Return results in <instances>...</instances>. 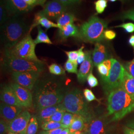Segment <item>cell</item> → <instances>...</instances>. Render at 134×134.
Returning a JSON list of instances; mask_svg holds the SVG:
<instances>
[{
  "mask_svg": "<svg viewBox=\"0 0 134 134\" xmlns=\"http://www.w3.org/2000/svg\"><path fill=\"white\" fill-rule=\"evenodd\" d=\"M39 75L37 72H13L12 77L16 83L30 91L33 89Z\"/></svg>",
  "mask_w": 134,
  "mask_h": 134,
  "instance_id": "obj_12",
  "label": "cell"
},
{
  "mask_svg": "<svg viewBox=\"0 0 134 134\" xmlns=\"http://www.w3.org/2000/svg\"><path fill=\"white\" fill-rule=\"evenodd\" d=\"M85 98L81 91L76 88L65 95L61 103L64 110L80 116L83 119L87 124L96 116Z\"/></svg>",
  "mask_w": 134,
  "mask_h": 134,
  "instance_id": "obj_4",
  "label": "cell"
},
{
  "mask_svg": "<svg viewBox=\"0 0 134 134\" xmlns=\"http://www.w3.org/2000/svg\"><path fill=\"white\" fill-rule=\"evenodd\" d=\"M24 1L27 3V4L32 9L34 7L37 5L44 7L45 4L46 2V0H24Z\"/></svg>",
  "mask_w": 134,
  "mask_h": 134,
  "instance_id": "obj_38",
  "label": "cell"
},
{
  "mask_svg": "<svg viewBox=\"0 0 134 134\" xmlns=\"http://www.w3.org/2000/svg\"><path fill=\"white\" fill-rule=\"evenodd\" d=\"M39 25H41L42 27H44L46 30H48L49 29L51 28H58L57 24H55L54 23L51 21L50 19H48V18L40 16L37 14H35V19H34V24L31 26L30 29L29 31L30 32V30L34 27L35 26H38Z\"/></svg>",
  "mask_w": 134,
  "mask_h": 134,
  "instance_id": "obj_21",
  "label": "cell"
},
{
  "mask_svg": "<svg viewBox=\"0 0 134 134\" xmlns=\"http://www.w3.org/2000/svg\"><path fill=\"white\" fill-rule=\"evenodd\" d=\"M37 30L38 35L36 38L34 40L35 44L42 43H46L47 44H52V42L49 38L48 35L45 31H44V30L39 25L37 26Z\"/></svg>",
  "mask_w": 134,
  "mask_h": 134,
  "instance_id": "obj_26",
  "label": "cell"
},
{
  "mask_svg": "<svg viewBox=\"0 0 134 134\" xmlns=\"http://www.w3.org/2000/svg\"><path fill=\"white\" fill-rule=\"evenodd\" d=\"M107 134H119L118 132H113L112 131H111L110 132H109Z\"/></svg>",
  "mask_w": 134,
  "mask_h": 134,
  "instance_id": "obj_52",
  "label": "cell"
},
{
  "mask_svg": "<svg viewBox=\"0 0 134 134\" xmlns=\"http://www.w3.org/2000/svg\"><path fill=\"white\" fill-rule=\"evenodd\" d=\"M1 100L7 104L23 107L19 104L15 93L10 85L5 86L1 91Z\"/></svg>",
  "mask_w": 134,
  "mask_h": 134,
  "instance_id": "obj_17",
  "label": "cell"
},
{
  "mask_svg": "<svg viewBox=\"0 0 134 134\" xmlns=\"http://www.w3.org/2000/svg\"><path fill=\"white\" fill-rule=\"evenodd\" d=\"M111 68L110 73L106 79L102 81L103 90L106 96L111 91L121 87L125 70L124 67L118 60L111 58Z\"/></svg>",
  "mask_w": 134,
  "mask_h": 134,
  "instance_id": "obj_8",
  "label": "cell"
},
{
  "mask_svg": "<svg viewBox=\"0 0 134 134\" xmlns=\"http://www.w3.org/2000/svg\"><path fill=\"white\" fill-rule=\"evenodd\" d=\"M108 53L105 46L100 43H96L92 54L93 64L97 66L99 64L108 59Z\"/></svg>",
  "mask_w": 134,
  "mask_h": 134,
  "instance_id": "obj_18",
  "label": "cell"
},
{
  "mask_svg": "<svg viewBox=\"0 0 134 134\" xmlns=\"http://www.w3.org/2000/svg\"><path fill=\"white\" fill-rule=\"evenodd\" d=\"M86 80L89 86L91 88L96 87L98 85V81L96 77L92 74V72L89 74Z\"/></svg>",
  "mask_w": 134,
  "mask_h": 134,
  "instance_id": "obj_39",
  "label": "cell"
},
{
  "mask_svg": "<svg viewBox=\"0 0 134 134\" xmlns=\"http://www.w3.org/2000/svg\"><path fill=\"white\" fill-rule=\"evenodd\" d=\"M10 85L13 88L18 100L23 107L29 108L32 106L33 98L30 90L16 83H11Z\"/></svg>",
  "mask_w": 134,
  "mask_h": 134,
  "instance_id": "obj_13",
  "label": "cell"
},
{
  "mask_svg": "<svg viewBox=\"0 0 134 134\" xmlns=\"http://www.w3.org/2000/svg\"><path fill=\"white\" fill-rule=\"evenodd\" d=\"M77 20V18L74 14L71 13H65L63 14L56 20L59 29H62L68 24L74 23Z\"/></svg>",
  "mask_w": 134,
  "mask_h": 134,
  "instance_id": "obj_24",
  "label": "cell"
},
{
  "mask_svg": "<svg viewBox=\"0 0 134 134\" xmlns=\"http://www.w3.org/2000/svg\"><path fill=\"white\" fill-rule=\"evenodd\" d=\"M109 124L110 119L106 115L95 117L86 125L83 131L85 134H107L111 131Z\"/></svg>",
  "mask_w": 134,
  "mask_h": 134,
  "instance_id": "obj_9",
  "label": "cell"
},
{
  "mask_svg": "<svg viewBox=\"0 0 134 134\" xmlns=\"http://www.w3.org/2000/svg\"><path fill=\"white\" fill-rule=\"evenodd\" d=\"M7 134H19V133H14V132H9Z\"/></svg>",
  "mask_w": 134,
  "mask_h": 134,
  "instance_id": "obj_54",
  "label": "cell"
},
{
  "mask_svg": "<svg viewBox=\"0 0 134 134\" xmlns=\"http://www.w3.org/2000/svg\"><path fill=\"white\" fill-rule=\"evenodd\" d=\"M38 128V121L36 116L34 115L29 122L26 134H36Z\"/></svg>",
  "mask_w": 134,
  "mask_h": 134,
  "instance_id": "obj_27",
  "label": "cell"
},
{
  "mask_svg": "<svg viewBox=\"0 0 134 134\" xmlns=\"http://www.w3.org/2000/svg\"><path fill=\"white\" fill-rule=\"evenodd\" d=\"M65 5H74L80 2L81 0H56Z\"/></svg>",
  "mask_w": 134,
  "mask_h": 134,
  "instance_id": "obj_45",
  "label": "cell"
},
{
  "mask_svg": "<svg viewBox=\"0 0 134 134\" xmlns=\"http://www.w3.org/2000/svg\"><path fill=\"white\" fill-rule=\"evenodd\" d=\"M23 111V107L7 104L1 102L0 105L1 116L4 120L10 123L16 118Z\"/></svg>",
  "mask_w": 134,
  "mask_h": 134,
  "instance_id": "obj_16",
  "label": "cell"
},
{
  "mask_svg": "<svg viewBox=\"0 0 134 134\" xmlns=\"http://www.w3.org/2000/svg\"><path fill=\"white\" fill-rule=\"evenodd\" d=\"M60 109H64L61 103L38 110L37 116H36L39 124L41 125L43 123L48 121L57 111Z\"/></svg>",
  "mask_w": 134,
  "mask_h": 134,
  "instance_id": "obj_19",
  "label": "cell"
},
{
  "mask_svg": "<svg viewBox=\"0 0 134 134\" xmlns=\"http://www.w3.org/2000/svg\"><path fill=\"white\" fill-rule=\"evenodd\" d=\"M4 63L5 67L13 72H34L40 73L44 69L42 62L29 61L5 53Z\"/></svg>",
  "mask_w": 134,
  "mask_h": 134,
  "instance_id": "obj_7",
  "label": "cell"
},
{
  "mask_svg": "<svg viewBox=\"0 0 134 134\" xmlns=\"http://www.w3.org/2000/svg\"><path fill=\"white\" fill-rule=\"evenodd\" d=\"M97 71L101 77V80H104L108 77L111 68L110 59H107L99 64L97 66Z\"/></svg>",
  "mask_w": 134,
  "mask_h": 134,
  "instance_id": "obj_25",
  "label": "cell"
},
{
  "mask_svg": "<svg viewBox=\"0 0 134 134\" xmlns=\"http://www.w3.org/2000/svg\"><path fill=\"white\" fill-rule=\"evenodd\" d=\"M83 94L86 100L88 102H91L94 100L100 102V100L96 97V96L93 94L92 91L90 89H85L83 91Z\"/></svg>",
  "mask_w": 134,
  "mask_h": 134,
  "instance_id": "obj_34",
  "label": "cell"
},
{
  "mask_svg": "<svg viewBox=\"0 0 134 134\" xmlns=\"http://www.w3.org/2000/svg\"><path fill=\"white\" fill-rule=\"evenodd\" d=\"M128 43L132 47L134 50V34H132L128 40Z\"/></svg>",
  "mask_w": 134,
  "mask_h": 134,
  "instance_id": "obj_49",
  "label": "cell"
},
{
  "mask_svg": "<svg viewBox=\"0 0 134 134\" xmlns=\"http://www.w3.org/2000/svg\"><path fill=\"white\" fill-rule=\"evenodd\" d=\"M74 115L75 114L70 112H68L67 111L65 112L61 122L62 125V128L64 129H67L70 127L72 123V121L73 120Z\"/></svg>",
  "mask_w": 134,
  "mask_h": 134,
  "instance_id": "obj_30",
  "label": "cell"
},
{
  "mask_svg": "<svg viewBox=\"0 0 134 134\" xmlns=\"http://www.w3.org/2000/svg\"><path fill=\"white\" fill-rule=\"evenodd\" d=\"M9 15L7 10L5 1L1 0L0 2V24L3 25L8 20V15Z\"/></svg>",
  "mask_w": 134,
  "mask_h": 134,
  "instance_id": "obj_28",
  "label": "cell"
},
{
  "mask_svg": "<svg viewBox=\"0 0 134 134\" xmlns=\"http://www.w3.org/2000/svg\"><path fill=\"white\" fill-rule=\"evenodd\" d=\"M107 0H97L94 2L95 9L98 14H102L107 7Z\"/></svg>",
  "mask_w": 134,
  "mask_h": 134,
  "instance_id": "obj_32",
  "label": "cell"
},
{
  "mask_svg": "<svg viewBox=\"0 0 134 134\" xmlns=\"http://www.w3.org/2000/svg\"><path fill=\"white\" fill-rule=\"evenodd\" d=\"M107 26L106 20L92 15L81 26L79 38L86 42L99 43L104 39V33Z\"/></svg>",
  "mask_w": 134,
  "mask_h": 134,
  "instance_id": "obj_5",
  "label": "cell"
},
{
  "mask_svg": "<svg viewBox=\"0 0 134 134\" xmlns=\"http://www.w3.org/2000/svg\"><path fill=\"white\" fill-rule=\"evenodd\" d=\"M66 112V111L64 109L58 110L52 116V117L50 118L49 121L61 122L62 119L63 117Z\"/></svg>",
  "mask_w": 134,
  "mask_h": 134,
  "instance_id": "obj_35",
  "label": "cell"
},
{
  "mask_svg": "<svg viewBox=\"0 0 134 134\" xmlns=\"http://www.w3.org/2000/svg\"><path fill=\"white\" fill-rule=\"evenodd\" d=\"M31 115L27 110L22 111L16 118L8 125V131L19 134H26Z\"/></svg>",
  "mask_w": 134,
  "mask_h": 134,
  "instance_id": "obj_11",
  "label": "cell"
},
{
  "mask_svg": "<svg viewBox=\"0 0 134 134\" xmlns=\"http://www.w3.org/2000/svg\"><path fill=\"white\" fill-rule=\"evenodd\" d=\"M50 72L55 75H62L65 74V71L60 65L53 63L48 67Z\"/></svg>",
  "mask_w": 134,
  "mask_h": 134,
  "instance_id": "obj_31",
  "label": "cell"
},
{
  "mask_svg": "<svg viewBox=\"0 0 134 134\" xmlns=\"http://www.w3.org/2000/svg\"><path fill=\"white\" fill-rule=\"evenodd\" d=\"M124 67L127 71L134 77V58L132 60L126 63Z\"/></svg>",
  "mask_w": 134,
  "mask_h": 134,
  "instance_id": "obj_41",
  "label": "cell"
},
{
  "mask_svg": "<svg viewBox=\"0 0 134 134\" xmlns=\"http://www.w3.org/2000/svg\"><path fill=\"white\" fill-rule=\"evenodd\" d=\"M124 134H134V129L128 127H124L123 128Z\"/></svg>",
  "mask_w": 134,
  "mask_h": 134,
  "instance_id": "obj_47",
  "label": "cell"
},
{
  "mask_svg": "<svg viewBox=\"0 0 134 134\" xmlns=\"http://www.w3.org/2000/svg\"><path fill=\"white\" fill-rule=\"evenodd\" d=\"M116 36V34L113 30L110 29H106L104 33V38L108 40H112L115 38Z\"/></svg>",
  "mask_w": 134,
  "mask_h": 134,
  "instance_id": "obj_44",
  "label": "cell"
},
{
  "mask_svg": "<svg viewBox=\"0 0 134 134\" xmlns=\"http://www.w3.org/2000/svg\"><path fill=\"white\" fill-rule=\"evenodd\" d=\"M62 88L57 83L46 81L40 85L35 91L34 107L38 110L61 103L64 98Z\"/></svg>",
  "mask_w": 134,
  "mask_h": 134,
  "instance_id": "obj_3",
  "label": "cell"
},
{
  "mask_svg": "<svg viewBox=\"0 0 134 134\" xmlns=\"http://www.w3.org/2000/svg\"><path fill=\"white\" fill-rule=\"evenodd\" d=\"M123 1H126V0H123Z\"/></svg>",
  "mask_w": 134,
  "mask_h": 134,
  "instance_id": "obj_56",
  "label": "cell"
},
{
  "mask_svg": "<svg viewBox=\"0 0 134 134\" xmlns=\"http://www.w3.org/2000/svg\"><path fill=\"white\" fill-rule=\"evenodd\" d=\"M109 1H110V2H116V1H118V0H109Z\"/></svg>",
  "mask_w": 134,
  "mask_h": 134,
  "instance_id": "obj_55",
  "label": "cell"
},
{
  "mask_svg": "<svg viewBox=\"0 0 134 134\" xmlns=\"http://www.w3.org/2000/svg\"><path fill=\"white\" fill-rule=\"evenodd\" d=\"M119 18L121 19H130L134 21V8L122 13L119 15Z\"/></svg>",
  "mask_w": 134,
  "mask_h": 134,
  "instance_id": "obj_36",
  "label": "cell"
},
{
  "mask_svg": "<svg viewBox=\"0 0 134 134\" xmlns=\"http://www.w3.org/2000/svg\"><path fill=\"white\" fill-rule=\"evenodd\" d=\"M41 127L44 131H49L61 128L62 127V125L61 122L49 121L42 123L41 125Z\"/></svg>",
  "mask_w": 134,
  "mask_h": 134,
  "instance_id": "obj_29",
  "label": "cell"
},
{
  "mask_svg": "<svg viewBox=\"0 0 134 134\" xmlns=\"http://www.w3.org/2000/svg\"><path fill=\"white\" fill-rule=\"evenodd\" d=\"M38 134H47L46 133V131H41L40 132H39V133Z\"/></svg>",
  "mask_w": 134,
  "mask_h": 134,
  "instance_id": "obj_53",
  "label": "cell"
},
{
  "mask_svg": "<svg viewBox=\"0 0 134 134\" xmlns=\"http://www.w3.org/2000/svg\"><path fill=\"white\" fill-rule=\"evenodd\" d=\"M115 27L122 28L124 29L125 31L127 33H133L134 32V24L132 23H124L123 24L116 26Z\"/></svg>",
  "mask_w": 134,
  "mask_h": 134,
  "instance_id": "obj_37",
  "label": "cell"
},
{
  "mask_svg": "<svg viewBox=\"0 0 134 134\" xmlns=\"http://www.w3.org/2000/svg\"><path fill=\"white\" fill-rule=\"evenodd\" d=\"M35 46L36 44L29 32L13 48L5 51V53L29 61L41 62L36 55Z\"/></svg>",
  "mask_w": 134,
  "mask_h": 134,
  "instance_id": "obj_6",
  "label": "cell"
},
{
  "mask_svg": "<svg viewBox=\"0 0 134 134\" xmlns=\"http://www.w3.org/2000/svg\"><path fill=\"white\" fill-rule=\"evenodd\" d=\"M77 65L78 64L77 63L72 62L68 60L65 64V69L68 72L77 74Z\"/></svg>",
  "mask_w": 134,
  "mask_h": 134,
  "instance_id": "obj_33",
  "label": "cell"
},
{
  "mask_svg": "<svg viewBox=\"0 0 134 134\" xmlns=\"http://www.w3.org/2000/svg\"><path fill=\"white\" fill-rule=\"evenodd\" d=\"M60 134H70V131L69 129L67 128V129H64L62 131V132Z\"/></svg>",
  "mask_w": 134,
  "mask_h": 134,
  "instance_id": "obj_50",
  "label": "cell"
},
{
  "mask_svg": "<svg viewBox=\"0 0 134 134\" xmlns=\"http://www.w3.org/2000/svg\"><path fill=\"white\" fill-rule=\"evenodd\" d=\"M58 36L62 39L66 40L70 37H79V29L74 23L68 24L58 30Z\"/></svg>",
  "mask_w": 134,
  "mask_h": 134,
  "instance_id": "obj_20",
  "label": "cell"
},
{
  "mask_svg": "<svg viewBox=\"0 0 134 134\" xmlns=\"http://www.w3.org/2000/svg\"><path fill=\"white\" fill-rule=\"evenodd\" d=\"M65 53L67 54L68 60L72 62L77 63V59L79 55V51H65Z\"/></svg>",
  "mask_w": 134,
  "mask_h": 134,
  "instance_id": "obj_40",
  "label": "cell"
},
{
  "mask_svg": "<svg viewBox=\"0 0 134 134\" xmlns=\"http://www.w3.org/2000/svg\"><path fill=\"white\" fill-rule=\"evenodd\" d=\"M121 87L128 94L134 96V77L125 69Z\"/></svg>",
  "mask_w": 134,
  "mask_h": 134,
  "instance_id": "obj_22",
  "label": "cell"
},
{
  "mask_svg": "<svg viewBox=\"0 0 134 134\" xmlns=\"http://www.w3.org/2000/svg\"><path fill=\"white\" fill-rule=\"evenodd\" d=\"M73 134H85V132H83L82 131H77Z\"/></svg>",
  "mask_w": 134,
  "mask_h": 134,
  "instance_id": "obj_51",
  "label": "cell"
},
{
  "mask_svg": "<svg viewBox=\"0 0 134 134\" xmlns=\"http://www.w3.org/2000/svg\"><path fill=\"white\" fill-rule=\"evenodd\" d=\"M107 113L110 123L123 119L134 110V96H131L121 87L111 91L107 97Z\"/></svg>",
  "mask_w": 134,
  "mask_h": 134,
  "instance_id": "obj_1",
  "label": "cell"
},
{
  "mask_svg": "<svg viewBox=\"0 0 134 134\" xmlns=\"http://www.w3.org/2000/svg\"><path fill=\"white\" fill-rule=\"evenodd\" d=\"M83 48H84L83 46H81V47L78 50L79 55L77 59V63L78 65L81 64L83 62V61L86 59V52H84L83 51Z\"/></svg>",
  "mask_w": 134,
  "mask_h": 134,
  "instance_id": "obj_43",
  "label": "cell"
},
{
  "mask_svg": "<svg viewBox=\"0 0 134 134\" xmlns=\"http://www.w3.org/2000/svg\"><path fill=\"white\" fill-rule=\"evenodd\" d=\"M28 24L19 15H14L1 27V40L5 51L10 50L30 32Z\"/></svg>",
  "mask_w": 134,
  "mask_h": 134,
  "instance_id": "obj_2",
  "label": "cell"
},
{
  "mask_svg": "<svg viewBox=\"0 0 134 134\" xmlns=\"http://www.w3.org/2000/svg\"><path fill=\"white\" fill-rule=\"evenodd\" d=\"M9 123L3 119L0 121V134H7L8 131Z\"/></svg>",
  "mask_w": 134,
  "mask_h": 134,
  "instance_id": "obj_42",
  "label": "cell"
},
{
  "mask_svg": "<svg viewBox=\"0 0 134 134\" xmlns=\"http://www.w3.org/2000/svg\"><path fill=\"white\" fill-rule=\"evenodd\" d=\"M64 129L63 128H59L51 130L49 131H45L46 133L47 134H60L63 130Z\"/></svg>",
  "mask_w": 134,
  "mask_h": 134,
  "instance_id": "obj_46",
  "label": "cell"
},
{
  "mask_svg": "<svg viewBox=\"0 0 134 134\" xmlns=\"http://www.w3.org/2000/svg\"><path fill=\"white\" fill-rule=\"evenodd\" d=\"M86 59L81 64L77 74V81L81 83H83L86 81L88 76L92 72L94 65L91 52L86 51Z\"/></svg>",
  "mask_w": 134,
  "mask_h": 134,
  "instance_id": "obj_15",
  "label": "cell"
},
{
  "mask_svg": "<svg viewBox=\"0 0 134 134\" xmlns=\"http://www.w3.org/2000/svg\"><path fill=\"white\" fill-rule=\"evenodd\" d=\"M5 5L9 15H19L32 9L24 0H5Z\"/></svg>",
  "mask_w": 134,
  "mask_h": 134,
  "instance_id": "obj_14",
  "label": "cell"
},
{
  "mask_svg": "<svg viewBox=\"0 0 134 134\" xmlns=\"http://www.w3.org/2000/svg\"><path fill=\"white\" fill-rule=\"evenodd\" d=\"M126 126L134 129V117L126 122Z\"/></svg>",
  "mask_w": 134,
  "mask_h": 134,
  "instance_id": "obj_48",
  "label": "cell"
},
{
  "mask_svg": "<svg viewBox=\"0 0 134 134\" xmlns=\"http://www.w3.org/2000/svg\"><path fill=\"white\" fill-rule=\"evenodd\" d=\"M67 10L66 5L56 0H51L46 3L43 10L36 14L45 16L48 19L57 20L62 14L65 13Z\"/></svg>",
  "mask_w": 134,
  "mask_h": 134,
  "instance_id": "obj_10",
  "label": "cell"
},
{
  "mask_svg": "<svg viewBox=\"0 0 134 134\" xmlns=\"http://www.w3.org/2000/svg\"><path fill=\"white\" fill-rule=\"evenodd\" d=\"M86 122L80 116L75 114L72 123L69 128L70 134H73L77 131H83L86 127Z\"/></svg>",
  "mask_w": 134,
  "mask_h": 134,
  "instance_id": "obj_23",
  "label": "cell"
}]
</instances>
